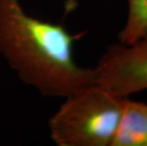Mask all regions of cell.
Masks as SVG:
<instances>
[{
    "label": "cell",
    "instance_id": "cell-1",
    "mask_svg": "<svg viewBox=\"0 0 147 146\" xmlns=\"http://www.w3.org/2000/svg\"><path fill=\"white\" fill-rule=\"evenodd\" d=\"M80 35L24 11L19 0H0V53L24 83L46 97L67 98L94 83L92 68L74 62Z\"/></svg>",
    "mask_w": 147,
    "mask_h": 146
},
{
    "label": "cell",
    "instance_id": "cell-2",
    "mask_svg": "<svg viewBox=\"0 0 147 146\" xmlns=\"http://www.w3.org/2000/svg\"><path fill=\"white\" fill-rule=\"evenodd\" d=\"M126 98L95 83L78 90L49 120L51 139L58 146H111Z\"/></svg>",
    "mask_w": 147,
    "mask_h": 146
},
{
    "label": "cell",
    "instance_id": "cell-3",
    "mask_svg": "<svg viewBox=\"0 0 147 146\" xmlns=\"http://www.w3.org/2000/svg\"><path fill=\"white\" fill-rule=\"evenodd\" d=\"M92 69L95 85L117 97L147 89V32L132 45L107 46Z\"/></svg>",
    "mask_w": 147,
    "mask_h": 146
},
{
    "label": "cell",
    "instance_id": "cell-4",
    "mask_svg": "<svg viewBox=\"0 0 147 146\" xmlns=\"http://www.w3.org/2000/svg\"><path fill=\"white\" fill-rule=\"evenodd\" d=\"M111 146H147V104L125 99Z\"/></svg>",
    "mask_w": 147,
    "mask_h": 146
},
{
    "label": "cell",
    "instance_id": "cell-5",
    "mask_svg": "<svg viewBox=\"0 0 147 146\" xmlns=\"http://www.w3.org/2000/svg\"><path fill=\"white\" fill-rule=\"evenodd\" d=\"M128 14L125 26L119 34L123 45H132L147 32V0H127Z\"/></svg>",
    "mask_w": 147,
    "mask_h": 146
}]
</instances>
